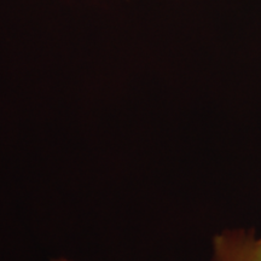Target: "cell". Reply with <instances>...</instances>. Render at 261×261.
<instances>
[{
    "label": "cell",
    "mask_w": 261,
    "mask_h": 261,
    "mask_svg": "<svg viewBox=\"0 0 261 261\" xmlns=\"http://www.w3.org/2000/svg\"><path fill=\"white\" fill-rule=\"evenodd\" d=\"M213 261H261V236L246 231H226L214 237Z\"/></svg>",
    "instance_id": "obj_1"
},
{
    "label": "cell",
    "mask_w": 261,
    "mask_h": 261,
    "mask_svg": "<svg viewBox=\"0 0 261 261\" xmlns=\"http://www.w3.org/2000/svg\"><path fill=\"white\" fill-rule=\"evenodd\" d=\"M55 261H69V260H67V259H57V260H55Z\"/></svg>",
    "instance_id": "obj_2"
}]
</instances>
